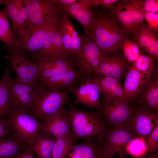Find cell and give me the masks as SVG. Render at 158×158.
<instances>
[{
    "instance_id": "1",
    "label": "cell",
    "mask_w": 158,
    "mask_h": 158,
    "mask_svg": "<svg viewBox=\"0 0 158 158\" xmlns=\"http://www.w3.org/2000/svg\"><path fill=\"white\" fill-rule=\"evenodd\" d=\"M63 113L69 123L73 143L79 139L91 138L103 142L111 128L99 111H88L71 107Z\"/></svg>"
},
{
    "instance_id": "2",
    "label": "cell",
    "mask_w": 158,
    "mask_h": 158,
    "mask_svg": "<svg viewBox=\"0 0 158 158\" xmlns=\"http://www.w3.org/2000/svg\"><path fill=\"white\" fill-rule=\"evenodd\" d=\"M125 31L111 18L102 14L96 16L86 35L99 48L102 54L111 56L122 47Z\"/></svg>"
},
{
    "instance_id": "3",
    "label": "cell",
    "mask_w": 158,
    "mask_h": 158,
    "mask_svg": "<svg viewBox=\"0 0 158 158\" xmlns=\"http://www.w3.org/2000/svg\"><path fill=\"white\" fill-rule=\"evenodd\" d=\"M36 90L33 115L42 123L47 118L63 113L71 99L66 90L54 91L40 84Z\"/></svg>"
},
{
    "instance_id": "4",
    "label": "cell",
    "mask_w": 158,
    "mask_h": 158,
    "mask_svg": "<svg viewBox=\"0 0 158 158\" xmlns=\"http://www.w3.org/2000/svg\"><path fill=\"white\" fill-rule=\"evenodd\" d=\"M6 48L10 65L16 74L15 80L36 88L40 84L37 62L30 61L28 54L20 49Z\"/></svg>"
},
{
    "instance_id": "5",
    "label": "cell",
    "mask_w": 158,
    "mask_h": 158,
    "mask_svg": "<svg viewBox=\"0 0 158 158\" xmlns=\"http://www.w3.org/2000/svg\"><path fill=\"white\" fill-rule=\"evenodd\" d=\"M24 2L28 18L23 26L22 36L63 10L60 5L54 3L53 0H24Z\"/></svg>"
},
{
    "instance_id": "6",
    "label": "cell",
    "mask_w": 158,
    "mask_h": 158,
    "mask_svg": "<svg viewBox=\"0 0 158 158\" xmlns=\"http://www.w3.org/2000/svg\"><path fill=\"white\" fill-rule=\"evenodd\" d=\"M8 119L15 137L28 148L42 129V123L23 111L12 109Z\"/></svg>"
},
{
    "instance_id": "7",
    "label": "cell",
    "mask_w": 158,
    "mask_h": 158,
    "mask_svg": "<svg viewBox=\"0 0 158 158\" xmlns=\"http://www.w3.org/2000/svg\"><path fill=\"white\" fill-rule=\"evenodd\" d=\"M101 94L100 111L108 125L111 128L125 125L134 110L129 105L130 102L126 98H116Z\"/></svg>"
},
{
    "instance_id": "8",
    "label": "cell",
    "mask_w": 158,
    "mask_h": 158,
    "mask_svg": "<svg viewBox=\"0 0 158 158\" xmlns=\"http://www.w3.org/2000/svg\"><path fill=\"white\" fill-rule=\"evenodd\" d=\"M65 12L63 10L31 31L23 35L19 40V49L28 52L33 58L35 54L42 47L49 32L61 22Z\"/></svg>"
},
{
    "instance_id": "9",
    "label": "cell",
    "mask_w": 158,
    "mask_h": 158,
    "mask_svg": "<svg viewBox=\"0 0 158 158\" xmlns=\"http://www.w3.org/2000/svg\"><path fill=\"white\" fill-rule=\"evenodd\" d=\"M142 0H124L119 1L112 7L116 18L125 32L133 34L143 23L144 16L140 10Z\"/></svg>"
},
{
    "instance_id": "10",
    "label": "cell",
    "mask_w": 158,
    "mask_h": 158,
    "mask_svg": "<svg viewBox=\"0 0 158 158\" xmlns=\"http://www.w3.org/2000/svg\"><path fill=\"white\" fill-rule=\"evenodd\" d=\"M102 55L98 46L85 35L80 51L74 59L75 68L90 75L98 67Z\"/></svg>"
},
{
    "instance_id": "11",
    "label": "cell",
    "mask_w": 158,
    "mask_h": 158,
    "mask_svg": "<svg viewBox=\"0 0 158 158\" xmlns=\"http://www.w3.org/2000/svg\"><path fill=\"white\" fill-rule=\"evenodd\" d=\"M158 124V113L143 106L134 109L126 125L139 137L145 138Z\"/></svg>"
},
{
    "instance_id": "12",
    "label": "cell",
    "mask_w": 158,
    "mask_h": 158,
    "mask_svg": "<svg viewBox=\"0 0 158 158\" xmlns=\"http://www.w3.org/2000/svg\"><path fill=\"white\" fill-rule=\"evenodd\" d=\"M139 137L130 128L125 125L111 128L102 142L104 150L109 157L125 152L127 145L134 139Z\"/></svg>"
},
{
    "instance_id": "13",
    "label": "cell",
    "mask_w": 158,
    "mask_h": 158,
    "mask_svg": "<svg viewBox=\"0 0 158 158\" xmlns=\"http://www.w3.org/2000/svg\"><path fill=\"white\" fill-rule=\"evenodd\" d=\"M91 75L87 77L76 88L67 90L74 95L75 104H80L101 111L102 106L99 85L95 78H91Z\"/></svg>"
},
{
    "instance_id": "14",
    "label": "cell",
    "mask_w": 158,
    "mask_h": 158,
    "mask_svg": "<svg viewBox=\"0 0 158 158\" xmlns=\"http://www.w3.org/2000/svg\"><path fill=\"white\" fill-rule=\"evenodd\" d=\"M36 94L35 88L13 78L11 85L12 109L23 111L33 116Z\"/></svg>"
},
{
    "instance_id": "15",
    "label": "cell",
    "mask_w": 158,
    "mask_h": 158,
    "mask_svg": "<svg viewBox=\"0 0 158 158\" xmlns=\"http://www.w3.org/2000/svg\"><path fill=\"white\" fill-rule=\"evenodd\" d=\"M155 66L144 72H140L133 64L128 69L124 83L126 99L130 102L142 92L154 73Z\"/></svg>"
},
{
    "instance_id": "16",
    "label": "cell",
    "mask_w": 158,
    "mask_h": 158,
    "mask_svg": "<svg viewBox=\"0 0 158 158\" xmlns=\"http://www.w3.org/2000/svg\"><path fill=\"white\" fill-rule=\"evenodd\" d=\"M89 76L79 70L75 69L40 81L39 83L52 91L68 90L78 87Z\"/></svg>"
},
{
    "instance_id": "17",
    "label": "cell",
    "mask_w": 158,
    "mask_h": 158,
    "mask_svg": "<svg viewBox=\"0 0 158 158\" xmlns=\"http://www.w3.org/2000/svg\"><path fill=\"white\" fill-rule=\"evenodd\" d=\"M128 69L126 61L121 56L103 54L98 67L92 74L95 77H110L120 80Z\"/></svg>"
},
{
    "instance_id": "18",
    "label": "cell",
    "mask_w": 158,
    "mask_h": 158,
    "mask_svg": "<svg viewBox=\"0 0 158 158\" xmlns=\"http://www.w3.org/2000/svg\"><path fill=\"white\" fill-rule=\"evenodd\" d=\"M60 5L70 16L73 17L83 26L86 35L94 22L95 13L88 0H79L69 5Z\"/></svg>"
},
{
    "instance_id": "19",
    "label": "cell",
    "mask_w": 158,
    "mask_h": 158,
    "mask_svg": "<svg viewBox=\"0 0 158 158\" xmlns=\"http://www.w3.org/2000/svg\"><path fill=\"white\" fill-rule=\"evenodd\" d=\"M36 62L38 67L39 81L75 69L74 60L68 57Z\"/></svg>"
},
{
    "instance_id": "20",
    "label": "cell",
    "mask_w": 158,
    "mask_h": 158,
    "mask_svg": "<svg viewBox=\"0 0 158 158\" xmlns=\"http://www.w3.org/2000/svg\"><path fill=\"white\" fill-rule=\"evenodd\" d=\"M71 154L82 158H111L105 152L102 142L95 138L85 139L82 143L74 145Z\"/></svg>"
},
{
    "instance_id": "21",
    "label": "cell",
    "mask_w": 158,
    "mask_h": 158,
    "mask_svg": "<svg viewBox=\"0 0 158 158\" xmlns=\"http://www.w3.org/2000/svg\"><path fill=\"white\" fill-rule=\"evenodd\" d=\"M137 45L156 59L158 57V41L154 32L144 23L141 24L133 34Z\"/></svg>"
},
{
    "instance_id": "22",
    "label": "cell",
    "mask_w": 158,
    "mask_h": 158,
    "mask_svg": "<svg viewBox=\"0 0 158 158\" xmlns=\"http://www.w3.org/2000/svg\"><path fill=\"white\" fill-rule=\"evenodd\" d=\"M42 123V130L49 133L56 139L65 136L71 137L69 123L63 113L47 118Z\"/></svg>"
},
{
    "instance_id": "23",
    "label": "cell",
    "mask_w": 158,
    "mask_h": 158,
    "mask_svg": "<svg viewBox=\"0 0 158 158\" xmlns=\"http://www.w3.org/2000/svg\"><path fill=\"white\" fill-rule=\"evenodd\" d=\"M56 139L42 130L35 136L29 148L37 158H51Z\"/></svg>"
},
{
    "instance_id": "24",
    "label": "cell",
    "mask_w": 158,
    "mask_h": 158,
    "mask_svg": "<svg viewBox=\"0 0 158 158\" xmlns=\"http://www.w3.org/2000/svg\"><path fill=\"white\" fill-rule=\"evenodd\" d=\"M13 78L10 70L6 68L0 80V116L9 117L12 109L11 85Z\"/></svg>"
},
{
    "instance_id": "25",
    "label": "cell",
    "mask_w": 158,
    "mask_h": 158,
    "mask_svg": "<svg viewBox=\"0 0 158 158\" xmlns=\"http://www.w3.org/2000/svg\"><path fill=\"white\" fill-rule=\"evenodd\" d=\"M6 8L0 11V40L9 49H19L20 42L11 29Z\"/></svg>"
},
{
    "instance_id": "26",
    "label": "cell",
    "mask_w": 158,
    "mask_h": 158,
    "mask_svg": "<svg viewBox=\"0 0 158 158\" xmlns=\"http://www.w3.org/2000/svg\"><path fill=\"white\" fill-rule=\"evenodd\" d=\"M94 78L98 83L100 93L116 98L126 99L119 79L110 77Z\"/></svg>"
},
{
    "instance_id": "27",
    "label": "cell",
    "mask_w": 158,
    "mask_h": 158,
    "mask_svg": "<svg viewBox=\"0 0 158 158\" xmlns=\"http://www.w3.org/2000/svg\"><path fill=\"white\" fill-rule=\"evenodd\" d=\"M154 74L141 93L143 106L149 109L158 111V77Z\"/></svg>"
},
{
    "instance_id": "28",
    "label": "cell",
    "mask_w": 158,
    "mask_h": 158,
    "mask_svg": "<svg viewBox=\"0 0 158 158\" xmlns=\"http://www.w3.org/2000/svg\"><path fill=\"white\" fill-rule=\"evenodd\" d=\"M28 147L14 136H11L0 141V158H14Z\"/></svg>"
},
{
    "instance_id": "29",
    "label": "cell",
    "mask_w": 158,
    "mask_h": 158,
    "mask_svg": "<svg viewBox=\"0 0 158 158\" xmlns=\"http://www.w3.org/2000/svg\"><path fill=\"white\" fill-rule=\"evenodd\" d=\"M71 137L65 136L56 139L51 158H66L73 148Z\"/></svg>"
},
{
    "instance_id": "30",
    "label": "cell",
    "mask_w": 158,
    "mask_h": 158,
    "mask_svg": "<svg viewBox=\"0 0 158 158\" xmlns=\"http://www.w3.org/2000/svg\"><path fill=\"white\" fill-rule=\"evenodd\" d=\"M61 23L54 27L48 33L42 47L35 54L33 58L35 59V61L47 60L51 59L53 51L54 33Z\"/></svg>"
},
{
    "instance_id": "31",
    "label": "cell",
    "mask_w": 158,
    "mask_h": 158,
    "mask_svg": "<svg viewBox=\"0 0 158 158\" xmlns=\"http://www.w3.org/2000/svg\"><path fill=\"white\" fill-rule=\"evenodd\" d=\"M69 16L65 11L62 21L58 30L62 38L66 56L74 59L72 49L71 37L67 22Z\"/></svg>"
},
{
    "instance_id": "32",
    "label": "cell",
    "mask_w": 158,
    "mask_h": 158,
    "mask_svg": "<svg viewBox=\"0 0 158 158\" xmlns=\"http://www.w3.org/2000/svg\"><path fill=\"white\" fill-rule=\"evenodd\" d=\"M125 152L135 158H140L148 154L145 140L140 137L134 139L127 145Z\"/></svg>"
},
{
    "instance_id": "33",
    "label": "cell",
    "mask_w": 158,
    "mask_h": 158,
    "mask_svg": "<svg viewBox=\"0 0 158 158\" xmlns=\"http://www.w3.org/2000/svg\"><path fill=\"white\" fill-rule=\"evenodd\" d=\"M28 18V12L25 4L19 11L14 23L11 25L12 31L19 41L23 34V25Z\"/></svg>"
},
{
    "instance_id": "34",
    "label": "cell",
    "mask_w": 158,
    "mask_h": 158,
    "mask_svg": "<svg viewBox=\"0 0 158 158\" xmlns=\"http://www.w3.org/2000/svg\"><path fill=\"white\" fill-rule=\"evenodd\" d=\"M122 47L124 56L127 60L130 62L134 63L140 54L137 44L125 38Z\"/></svg>"
},
{
    "instance_id": "35",
    "label": "cell",
    "mask_w": 158,
    "mask_h": 158,
    "mask_svg": "<svg viewBox=\"0 0 158 158\" xmlns=\"http://www.w3.org/2000/svg\"><path fill=\"white\" fill-rule=\"evenodd\" d=\"M69 16L68 19V25L71 37L72 49L74 60L80 52L83 42V37L80 36L73 25Z\"/></svg>"
},
{
    "instance_id": "36",
    "label": "cell",
    "mask_w": 158,
    "mask_h": 158,
    "mask_svg": "<svg viewBox=\"0 0 158 158\" xmlns=\"http://www.w3.org/2000/svg\"><path fill=\"white\" fill-rule=\"evenodd\" d=\"M58 28L54 33L52 53L51 57L49 59L68 57L66 54L62 38L58 30Z\"/></svg>"
},
{
    "instance_id": "37",
    "label": "cell",
    "mask_w": 158,
    "mask_h": 158,
    "mask_svg": "<svg viewBox=\"0 0 158 158\" xmlns=\"http://www.w3.org/2000/svg\"><path fill=\"white\" fill-rule=\"evenodd\" d=\"M133 65L140 72L146 71L155 66L152 59L144 54H140Z\"/></svg>"
},
{
    "instance_id": "38",
    "label": "cell",
    "mask_w": 158,
    "mask_h": 158,
    "mask_svg": "<svg viewBox=\"0 0 158 158\" xmlns=\"http://www.w3.org/2000/svg\"><path fill=\"white\" fill-rule=\"evenodd\" d=\"M24 4V0H9L5 7L8 17L11 20V25L14 23L19 11Z\"/></svg>"
},
{
    "instance_id": "39",
    "label": "cell",
    "mask_w": 158,
    "mask_h": 158,
    "mask_svg": "<svg viewBox=\"0 0 158 158\" xmlns=\"http://www.w3.org/2000/svg\"><path fill=\"white\" fill-rule=\"evenodd\" d=\"M145 140L148 154L158 152V124Z\"/></svg>"
},
{
    "instance_id": "40",
    "label": "cell",
    "mask_w": 158,
    "mask_h": 158,
    "mask_svg": "<svg viewBox=\"0 0 158 158\" xmlns=\"http://www.w3.org/2000/svg\"><path fill=\"white\" fill-rule=\"evenodd\" d=\"M140 11L147 24L148 28L154 32L158 29V14L157 13L145 11L142 7Z\"/></svg>"
},
{
    "instance_id": "41",
    "label": "cell",
    "mask_w": 158,
    "mask_h": 158,
    "mask_svg": "<svg viewBox=\"0 0 158 158\" xmlns=\"http://www.w3.org/2000/svg\"><path fill=\"white\" fill-rule=\"evenodd\" d=\"M13 131L8 119L0 116V141L13 135Z\"/></svg>"
},
{
    "instance_id": "42",
    "label": "cell",
    "mask_w": 158,
    "mask_h": 158,
    "mask_svg": "<svg viewBox=\"0 0 158 158\" xmlns=\"http://www.w3.org/2000/svg\"><path fill=\"white\" fill-rule=\"evenodd\" d=\"M142 7L146 11L157 13L158 1L157 0H146L142 1Z\"/></svg>"
},
{
    "instance_id": "43",
    "label": "cell",
    "mask_w": 158,
    "mask_h": 158,
    "mask_svg": "<svg viewBox=\"0 0 158 158\" xmlns=\"http://www.w3.org/2000/svg\"><path fill=\"white\" fill-rule=\"evenodd\" d=\"M118 0H88L92 6L101 5L107 8H112L118 1Z\"/></svg>"
},
{
    "instance_id": "44",
    "label": "cell",
    "mask_w": 158,
    "mask_h": 158,
    "mask_svg": "<svg viewBox=\"0 0 158 158\" xmlns=\"http://www.w3.org/2000/svg\"><path fill=\"white\" fill-rule=\"evenodd\" d=\"M34 154L31 150L28 148L14 158H35Z\"/></svg>"
},
{
    "instance_id": "45",
    "label": "cell",
    "mask_w": 158,
    "mask_h": 158,
    "mask_svg": "<svg viewBox=\"0 0 158 158\" xmlns=\"http://www.w3.org/2000/svg\"><path fill=\"white\" fill-rule=\"evenodd\" d=\"M54 3L60 5H69L77 2V0H53Z\"/></svg>"
},
{
    "instance_id": "46",
    "label": "cell",
    "mask_w": 158,
    "mask_h": 158,
    "mask_svg": "<svg viewBox=\"0 0 158 158\" xmlns=\"http://www.w3.org/2000/svg\"><path fill=\"white\" fill-rule=\"evenodd\" d=\"M140 158H158V152L147 154Z\"/></svg>"
},
{
    "instance_id": "47",
    "label": "cell",
    "mask_w": 158,
    "mask_h": 158,
    "mask_svg": "<svg viewBox=\"0 0 158 158\" xmlns=\"http://www.w3.org/2000/svg\"><path fill=\"white\" fill-rule=\"evenodd\" d=\"M118 154V155L116 158H135L130 156L125 151H122Z\"/></svg>"
},
{
    "instance_id": "48",
    "label": "cell",
    "mask_w": 158,
    "mask_h": 158,
    "mask_svg": "<svg viewBox=\"0 0 158 158\" xmlns=\"http://www.w3.org/2000/svg\"><path fill=\"white\" fill-rule=\"evenodd\" d=\"M9 0H0V5H4L6 6L8 3Z\"/></svg>"
}]
</instances>
